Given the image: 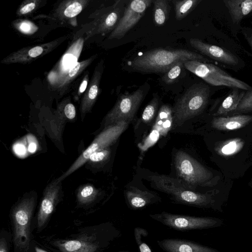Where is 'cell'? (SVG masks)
Here are the masks:
<instances>
[{
    "label": "cell",
    "mask_w": 252,
    "mask_h": 252,
    "mask_svg": "<svg viewBox=\"0 0 252 252\" xmlns=\"http://www.w3.org/2000/svg\"><path fill=\"white\" fill-rule=\"evenodd\" d=\"M97 57V55L82 61L78 62L70 68L57 75L52 87L57 91L63 92L70 83Z\"/></svg>",
    "instance_id": "16"
},
{
    "label": "cell",
    "mask_w": 252,
    "mask_h": 252,
    "mask_svg": "<svg viewBox=\"0 0 252 252\" xmlns=\"http://www.w3.org/2000/svg\"><path fill=\"white\" fill-rule=\"evenodd\" d=\"M184 66L213 86H224L246 91L252 89V87L245 82L231 76L218 66L211 63L197 61H186L184 62Z\"/></svg>",
    "instance_id": "4"
},
{
    "label": "cell",
    "mask_w": 252,
    "mask_h": 252,
    "mask_svg": "<svg viewBox=\"0 0 252 252\" xmlns=\"http://www.w3.org/2000/svg\"><path fill=\"white\" fill-rule=\"evenodd\" d=\"M246 91L238 88L232 90L223 100L214 116H218L234 111L245 94Z\"/></svg>",
    "instance_id": "22"
},
{
    "label": "cell",
    "mask_w": 252,
    "mask_h": 252,
    "mask_svg": "<svg viewBox=\"0 0 252 252\" xmlns=\"http://www.w3.org/2000/svg\"><path fill=\"white\" fill-rule=\"evenodd\" d=\"M109 153V150L106 148L97 151L90 156L89 160L94 162L102 161L108 157Z\"/></svg>",
    "instance_id": "33"
},
{
    "label": "cell",
    "mask_w": 252,
    "mask_h": 252,
    "mask_svg": "<svg viewBox=\"0 0 252 252\" xmlns=\"http://www.w3.org/2000/svg\"><path fill=\"white\" fill-rule=\"evenodd\" d=\"M158 104V98L154 97L145 108L141 117L144 123H149L153 119L157 112Z\"/></svg>",
    "instance_id": "30"
},
{
    "label": "cell",
    "mask_w": 252,
    "mask_h": 252,
    "mask_svg": "<svg viewBox=\"0 0 252 252\" xmlns=\"http://www.w3.org/2000/svg\"><path fill=\"white\" fill-rule=\"evenodd\" d=\"M252 121V116L237 115L230 117H217L213 119L212 126L222 130H234L242 128Z\"/></svg>",
    "instance_id": "20"
},
{
    "label": "cell",
    "mask_w": 252,
    "mask_h": 252,
    "mask_svg": "<svg viewBox=\"0 0 252 252\" xmlns=\"http://www.w3.org/2000/svg\"><path fill=\"white\" fill-rule=\"evenodd\" d=\"M237 142L235 141H230L226 143L224 146H223L221 149V152L224 154H230L235 152L236 150L238 148L237 144Z\"/></svg>",
    "instance_id": "35"
},
{
    "label": "cell",
    "mask_w": 252,
    "mask_h": 252,
    "mask_svg": "<svg viewBox=\"0 0 252 252\" xmlns=\"http://www.w3.org/2000/svg\"><path fill=\"white\" fill-rule=\"evenodd\" d=\"M125 9L124 0H117L112 5L100 9L86 32L85 40L94 35L112 32L122 18Z\"/></svg>",
    "instance_id": "9"
},
{
    "label": "cell",
    "mask_w": 252,
    "mask_h": 252,
    "mask_svg": "<svg viewBox=\"0 0 252 252\" xmlns=\"http://www.w3.org/2000/svg\"><path fill=\"white\" fill-rule=\"evenodd\" d=\"M12 25L19 32L25 34H33L38 30L36 25L27 20L20 19L14 21Z\"/></svg>",
    "instance_id": "28"
},
{
    "label": "cell",
    "mask_w": 252,
    "mask_h": 252,
    "mask_svg": "<svg viewBox=\"0 0 252 252\" xmlns=\"http://www.w3.org/2000/svg\"><path fill=\"white\" fill-rule=\"evenodd\" d=\"M201 1V0H173L176 19L178 21L182 20L190 13Z\"/></svg>",
    "instance_id": "24"
},
{
    "label": "cell",
    "mask_w": 252,
    "mask_h": 252,
    "mask_svg": "<svg viewBox=\"0 0 252 252\" xmlns=\"http://www.w3.org/2000/svg\"><path fill=\"white\" fill-rule=\"evenodd\" d=\"M41 2L40 0H27L24 1L18 8L17 15L26 16L31 14L38 8Z\"/></svg>",
    "instance_id": "29"
},
{
    "label": "cell",
    "mask_w": 252,
    "mask_h": 252,
    "mask_svg": "<svg viewBox=\"0 0 252 252\" xmlns=\"http://www.w3.org/2000/svg\"><path fill=\"white\" fill-rule=\"evenodd\" d=\"M147 230L142 227H136L134 229V237L139 252H152L149 245L145 242L144 238L147 236Z\"/></svg>",
    "instance_id": "26"
},
{
    "label": "cell",
    "mask_w": 252,
    "mask_h": 252,
    "mask_svg": "<svg viewBox=\"0 0 252 252\" xmlns=\"http://www.w3.org/2000/svg\"><path fill=\"white\" fill-rule=\"evenodd\" d=\"M118 252H131L129 251H126V250H125V251H119Z\"/></svg>",
    "instance_id": "41"
},
{
    "label": "cell",
    "mask_w": 252,
    "mask_h": 252,
    "mask_svg": "<svg viewBox=\"0 0 252 252\" xmlns=\"http://www.w3.org/2000/svg\"><path fill=\"white\" fill-rule=\"evenodd\" d=\"M148 180L156 189L171 195L178 203L201 208H209L214 203L210 195L196 192L193 187L179 179L154 175L149 176Z\"/></svg>",
    "instance_id": "2"
},
{
    "label": "cell",
    "mask_w": 252,
    "mask_h": 252,
    "mask_svg": "<svg viewBox=\"0 0 252 252\" xmlns=\"http://www.w3.org/2000/svg\"><path fill=\"white\" fill-rule=\"evenodd\" d=\"M223 1L234 23H239L252 12V0H224Z\"/></svg>",
    "instance_id": "21"
},
{
    "label": "cell",
    "mask_w": 252,
    "mask_h": 252,
    "mask_svg": "<svg viewBox=\"0 0 252 252\" xmlns=\"http://www.w3.org/2000/svg\"><path fill=\"white\" fill-rule=\"evenodd\" d=\"M189 43L202 54L222 63L235 65L239 63L235 55L218 46L206 43L198 38H190Z\"/></svg>",
    "instance_id": "12"
},
{
    "label": "cell",
    "mask_w": 252,
    "mask_h": 252,
    "mask_svg": "<svg viewBox=\"0 0 252 252\" xmlns=\"http://www.w3.org/2000/svg\"><path fill=\"white\" fill-rule=\"evenodd\" d=\"M153 2L152 0H133L126 5L124 14L109 39L122 38L139 21Z\"/></svg>",
    "instance_id": "10"
},
{
    "label": "cell",
    "mask_w": 252,
    "mask_h": 252,
    "mask_svg": "<svg viewBox=\"0 0 252 252\" xmlns=\"http://www.w3.org/2000/svg\"><path fill=\"white\" fill-rule=\"evenodd\" d=\"M157 243L166 252H220L214 248L184 239L168 238L158 240Z\"/></svg>",
    "instance_id": "14"
},
{
    "label": "cell",
    "mask_w": 252,
    "mask_h": 252,
    "mask_svg": "<svg viewBox=\"0 0 252 252\" xmlns=\"http://www.w3.org/2000/svg\"><path fill=\"white\" fill-rule=\"evenodd\" d=\"M129 122L121 121L111 125L101 132L93 141L91 144L82 153L70 168L59 178L57 179L60 183L89 160L90 156L94 153L106 149L114 142L126 129Z\"/></svg>",
    "instance_id": "6"
},
{
    "label": "cell",
    "mask_w": 252,
    "mask_h": 252,
    "mask_svg": "<svg viewBox=\"0 0 252 252\" xmlns=\"http://www.w3.org/2000/svg\"><path fill=\"white\" fill-rule=\"evenodd\" d=\"M66 37H62L42 44L22 48L3 59L0 63L3 64L28 63L52 51Z\"/></svg>",
    "instance_id": "11"
},
{
    "label": "cell",
    "mask_w": 252,
    "mask_h": 252,
    "mask_svg": "<svg viewBox=\"0 0 252 252\" xmlns=\"http://www.w3.org/2000/svg\"><path fill=\"white\" fill-rule=\"evenodd\" d=\"M153 19L156 26H162L167 21L170 12V5L167 0H154Z\"/></svg>",
    "instance_id": "23"
},
{
    "label": "cell",
    "mask_w": 252,
    "mask_h": 252,
    "mask_svg": "<svg viewBox=\"0 0 252 252\" xmlns=\"http://www.w3.org/2000/svg\"><path fill=\"white\" fill-rule=\"evenodd\" d=\"M89 74L87 73L84 77L78 90L77 96L79 97L86 90L89 83Z\"/></svg>",
    "instance_id": "36"
},
{
    "label": "cell",
    "mask_w": 252,
    "mask_h": 252,
    "mask_svg": "<svg viewBox=\"0 0 252 252\" xmlns=\"http://www.w3.org/2000/svg\"><path fill=\"white\" fill-rule=\"evenodd\" d=\"M35 251H36V252H47L44 250H42L40 249H39L38 248H35Z\"/></svg>",
    "instance_id": "39"
},
{
    "label": "cell",
    "mask_w": 252,
    "mask_h": 252,
    "mask_svg": "<svg viewBox=\"0 0 252 252\" xmlns=\"http://www.w3.org/2000/svg\"><path fill=\"white\" fill-rule=\"evenodd\" d=\"M245 37L248 42L249 43L252 51V34L250 35H245Z\"/></svg>",
    "instance_id": "37"
},
{
    "label": "cell",
    "mask_w": 252,
    "mask_h": 252,
    "mask_svg": "<svg viewBox=\"0 0 252 252\" xmlns=\"http://www.w3.org/2000/svg\"><path fill=\"white\" fill-rule=\"evenodd\" d=\"M252 111V89L247 91L234 112Z\"/></svg>",
    "instance_id": "31"
},
{
    "label": "cell",
    "mask_w": 252,
    "mask_h": 252,
    "mask_svg": "<svg viewBox=\"0 0 252 252\" xmlns=\"http://www.w3.org/2000/svg\"><path fill=\"white\" fill-rule=\"evenodd\" d=\"M174 163L179 179L191 186L205 185L212 177L210 171L184 151L176 152Z\"/></svg>",
    "instance_id": "7"
},
{
    "label": "cell",
    "mask_w": 252,
    "mask_h": 252,
    "mask_svg": "<svg viewBox=\"0 0 252 252\" xmlns=\"http://www.w3.org/2000/svg\"><path fill=\"white\" fill-rule=\"evenodd\" d=\"M63 248L67 252H90L95 251L96 248L79 240H70L63 245Z\"/></svg>",
    "instance_id": "25"
},
{
    "label": "cell",
    "mask_w": 252,
    "mask_h": 252,
    "mask_svg": "<svg viewBox=\"0 0 252 252\" xmlns=\"http://www.w3.org/2000/svg\"><path fill=\"white\" fill-rule=\"evenodd\" d=\"M125 196L128 205L134 210L142 209L157 200L155 194L136 188H130L126 190Z\"/></svg>",
    "instance_id": "19"
},
{
    "label": "cell",
    "mask_w": 252,
    "mask_h": 252,
    "mask_svg": "<svg viewBox=\"0 0 252 252\" xmlns=\"http://www.w3.org/2000/svg\"><path fill=\"white\" fill-rule=\"evenodd\" d=\"M90 0H68L62 1L54 12V16L62 21L74 20L89 4Z\"/></svg>",
    "instance_id": "18"
},
{
    "label": "cell",
    "mask_w": 252,
    "mask_h": 252,
    "mask_svg": "<svg viewBox=\"0 0 252 252\" xmlns=\"http://www.w3.org/2000/svg\"><path fill=\"white\" fill-rule=\"evenodd\" d=\"M210 92L209 87L203 83L189 87L178 100L173 109L174 125L180 126L200 114L208 102Z\"/></svg>",
    "instance_id": "3"
},
{
    "label": "cell",
    "mask_w": 252,
    "mask_h": 252,
    "mask_svg": "<svg viewBox=\"0 0 252 252\" xmlns=\"http://www.w3.org/2000/svg\"><path fill=\"white\" fill-rule=\"evenodd\" d=\"M179 61H197L208 63L201 55L186 49L155 48L138 55L130 62L135 71L146 73H165Z\"/></svg>",
    "instance_id": "1"
},
{
    "label": "cell",
    "mask_w": 252,
    "mask_h": 252,
    "mask_svg": "<svg viewBox=\"0 0 252 252\" xmlns=\"http://www.w3.org/2000/svg\"><path fill=\"white\" fill-rule=\"evenodd\" d=\"M61 188L57 180L47 186L45 190L38 214V227H41L52 213Z\"/></svg>",
    "instance_id": "17"
},
{
    "label": "cell",
    "mask_w": 252,
    "mask_h": 252,
    "mask_svg": "<svg viewBox=\"0 0 252 252\" xmlns=\"http://www.w3.org/2000/svg\"><path fill=\"white\" fill-rule=\"evenodd\" d=\"M99 67L94 71L91 80L82 98L80 110L82 117L90 112L94 104L99 92V85L103 69V62L99 63Z\"/></svg>",
    "instance_id": "15"
},
{
    "label": "cell",
    "mask_w": 252,
    "mask_h": 252,
    "mask_svg": "<svg viewBox=\"0 0 252 252\" xmlns=\"http://www.w3.org/2000/svg\"><path fill=\"white\" fill-rule=\"evenodd\" d=\"M184 61H179L174 64L162 77V80L166 84H171L180 76L183 67Z\"/></svg>",
    "instance_id": "27"
},
{
    "label": "cell",
    "mask_w": 252,
    "mask_h": 252,
    "mask_svg": "<svg viewBox=\"0 0 252 252\" xmlns=\"http://www.w3.org/2000/svg\"><path fill=\"white\" fill-rule=\"evenodd\" d=\"M34 206L33 199H27L21 202L14 212L16 240L24 243L28 240V225Z\"/></svg>",
    "instance_id": "13"
},
{
    "label": "cell",
    "mask_w": 252,
    "mask_h": 252,
    "mask_svg": "<svg viewBox=\"0 0 252 252\" xmlns=\"http://www.w3.org/2000/svg\"><path fill=\"white\" fill-rule=\"evenodd\" d=\"M97 191L92 186L88 185L81 189L78 193V198L82 202H86L93 199L96 195Z\"/></svg>",
    "instance_id": "32"
},
{
    "label": "cell",
    "mask_w": 252,
    "mask_h": 252,
    "mask_svg": "<svg viewBox=\"0 0 252 252\" xmlns=\"http://www.w3.org/2000/svg\"><path fill=\"white\" fill-rule=\"evenodd\" d=\"M0 252H6V250H5V248L4 247H2V245H1V247H0Z\"/></svg>",
    "instance_id": "40"
},
{
    "label": "cell",
    "mask_w": 252,
    "mask_h": 252,
    "mask_svg": "<svg viewBox=\"0 0 252 252\" xmlns=\"http://www.w3.org/2000/svg\"><path fill=\"white\" fill-rule=\"evenodd\" d=\"M143 97V91L140 88L130 94L121 95L105 117L104 126L108 127L121 121L129 122L134 117Z\"/></svg>",
    "instance_id": "8"
},
{
    "label": "cell",
    "mask_w": 252,
    "mask_h": 252,
    "mask_svg": "<svg viewBox=\"0 0 252 252\" xmlns=\"http://www.w3.org/2000/svg\"><path fill=\"white\" fill-rule=\"evenodd\" d=\"M149 217L169 228L178 231L214 228L222 223V220L218 218L174 214L164 211L150 214Z\"/></svg>",
    "instance_id": "5"
},
{
    "label": "cell",
    "mask_w": 252,
    "mask_h": 252,
    "mask_svg": "<svg viewBox=\"0 0 252 252\" xmlns=\"http://www.w3.org/2000/svg\"><path fill=\"white\" fill-rule=\"evenodd\" d=\"M36 149V146L34 143H31L29 145V150L31 152H34Z\"/></svg>",
    "instance_id": "38"
},
{
    "label": "cell",
    "mask_w": 252,
    "mask_h": 252,
    "mask_svg": "<svg viewBox=\"0 0 252 252\" xmlns=\"http://www.w3.org/2000/svg\"><path fill=\"white\" fill-rule=\"evenodd\" d=\"M63 112L65 116L69 120H73L76 116L75 107L71 103H68L64 106Z\"/></svg>",
    "instance_id": "34"
}]
</instances>
